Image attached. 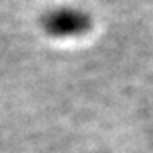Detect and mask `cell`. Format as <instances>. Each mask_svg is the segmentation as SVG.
Instances as JSON below:
<instances>
[{
  "instance_id": "6da1fadb",
  "label": "cell",
  "mask_w": 153,
  "mask_h": 153,
  "mask_svg": "<svg viewBox=\"0 0 153 153\" xmlns=\"http://www.w3.org/2000/svg\"><path fill=\"white\" fill-rule=\"evenodd\" d=\"M42 28L54 38H75L91 28V18L83 10L64 7L47 13L42 18Z\"/></svg>"
}]
</instances>
